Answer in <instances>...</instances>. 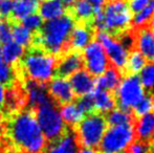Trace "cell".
<instances>
[{"label": "cell", "mask_w": 154, "mask_h": 153, "mask_svg": "<svg viewBox=\"0 0 154 153\" xmlns=\"http://www.w3.org/2000/svg\"><path fill=\"white\" fill-rule=\"evenodd\" d=\"M149 147H150V144L134 139L125 150L128 153H149Z\"/></svg>", "instance_id": "obj_35"}, {"label": "cell", "mask_w": 154, "mask_h": 153, "mask_svg": "<svg viewBox=\"0 0 154 153\" xmlns=\"http://www.w3.org/2000/svg\"><path fill=\"white\" fill-rule=\"evenodd\" d=\"M107 1H109V2H113V1H119V0H107Z\"/></svg>", "instance_id": "obj_45"}, {"label": "cell", "mask_w": 154, "mask_h": 153, "mask_svg": "<svg viewBox=\"0 0 154 153\" xmlns=\"http://www.w3.org/2000/svg\"><path fill=\"white\" fill-rule=\"evenodd\" d=\"M47 91L53 100L59 107L75 101V96L68 80L64 78L53 77L47 83Z\"/></svg>", "instance_id": "obj_13"}, {"label": "cell", "mask_w": 154, "mask_h": 153, "mask_svg": "<svg viewBox=\"0 0 154 153\" xmlns=\"http://www.w3.org/2000/svg\"><path fill=\"white\" fill-rule=\"evenodd\" d=\"M122 79H123V77H122V74L120 72V70H119L116 66H113L110 63L107 70H106L102 76L97 77V79H95L94 88L116 93V90Z\"/></svg>", "instance_id": "obj_20"}, {"label": "cell", "mask_w": 154, "mask_h": 153, "mask_svg": "<svg viewBox=\"0 0 154 153\" xmlns=\"http://www.w3.org/2000/svg\"><path fill=\"white\" fill-rule=\"evenodd\" d=\"M56 62V57L31 44L26 47L20 61L14 66L17 79L47 84L54 77Z\"/></svg>", "instance_id": "obj_3"}, {"label": "cell", "mask_w": 154, "mask_h": 153, "mask_svg": "<svg viewBox=\"0 0 154 153\" xmlns=\"http://www.w3.org/2000/svg\"><path fill=\"white\" fill-rule=\"evenodd\" d=\"M145 65H146V59L137 49L129 51L125 72H124V77L130 76V75H137Z\"/></svg>", "instance_id": "obj_26"}, {"label": "cell", "mask_w": 154, "mask_h": 153, "mask_svg": "<svg viewBox=\"0 0 154 153\" xmlns=\"http://www.w3.org/2000/svg\"><path fill=\"white\" fill-rule=\"evenodd\" d=\"M132 18L133 14L127 0L108 2L95 16L94 27L97 31L105 32L111 38L119 40L131 29Z\"/></svg>", "instance_id": "obj_4"}, {"label": "cell", "mask_w": 154, "mask_h": 153, "mask_svg": "<svg viewBox=\"0 0 154 153\" xmlns=\"http://www.w3.org/2000/svg\"><path fill=\"white\" fill-rule=\"evenodd\" d=\"M154 15V0H149L145 8L137 14L133 15L132 18V26H142V25L148 24L150 19Z\"/></svg>", "instance_id": "obj_31"}, {"label": "cell", "mask_w": 154, "mask_h": 153, "mask_svg": "<svg viewBox=\"0 0 154 153\" xmlns=\"http://www.w3.org/2000/svg\"><path fill=\"white\" fill-rule=\"evenodd\" d=\"M6 153H17V152H15V151H13V150H10V151H8Z\"/></svg>", "instance_id": "obj_44"}, {"label": "cell", "mask_w": 154, "mask_h": 153, "mask_svg": "<svg viewBox=\"0 0 154 153\" xmlns=\"http://www.w3.org/2000/svg\"><path fill=\"white\" fill-rule=\"evenodd\" d=\"M91 93L93 96V101H94L95 109L97 111L103 113H107L108 111L116 108L114 93L106 91V90L97 89V88H94Z\"/></svg>", "instance_id": "obj_24"}, {"label": "cell", "mask_w": 154, "mask_h": 153, "mask_svg": "<svg viewBox=\"0 0 154 153\" xmlns=\"http://www.w3.org/2000/svg\"><path fill=\"white\" fill-rule=\"evenodd\" d=\"M20 23L25 27V29H29L31 33H35V32L39 31L40 27L43 24V19L41 18V16L38 13H34L29 16H26L24 19L20 21Z\"/></svg>", "instance_id": "obj_33"}, {"label": "cell", "mask_w": 154, "mask_h": 153, "mask_svg": "<svg viewBox=\"0 0 154 153\" xmlns=\"http://www.w3.org/2000/svg\"><path fill=\"white\" fill-rule=\"evenodd\" d=\"M84 67L93 77H100L107 70L110 61L104 50L102 44L97 40H93L83 49Z\"/></svg>", "instance_id": "obj_9"}, {"label": "cell", "mask_w": 154, "mask_h": 153, "mask_svg": "<svg viewBox=\"0 0 154 153\" xmlns=\"http://www.w3.org/2000/svg\"><path fill=\"white\" fill-rule=\"evenodd\" d=\"M95 39L102 44L104 50H106L110 63L113 66H116L122 74V77H124V72H125L129 51L124 47L122 43L119 42L116 39L111 38L105 32L97 31Z\"/></svg>", "instance_id": "obj_10"}, {"label": "cell", "mask_w": 154, "mask_h": 153, "mask_svg": "<svg viewBox=\"0 0 154 153\" xmlns=\"http://www.w3.org/2000/svg\"><path fill=\"white\" fill-rule=\"evenodd\" d=\"M0 53H1V59L6 64L14 67L22 58L24 54V47L17 44L16 42L10 41L3 44L2 48H0Z\"/></svg>", "instance_id": "obj_25"}, {"label": "cell", "mask_w": 154, "mask_h": 153, "mask_svg": "<svg viewBox=\"0 0 154 153\" xmlns=\"http://www.w3.org/2000/svg\"><path fill=\"white\" fill-rule=\"evenodd\" d=\"M134 36V49H137L146 60L154 62V31L148 24L132 26Z\"/></svg>", "instance_id": "obj_12"}, {"label": "cell", "mask_w": 154, "mask_h": 153, "mask_svg": "<svg viewBox=\"0 0 154 153\" xmlns=\"http://www.w3.org/2000/svg\"><path fill=\"white\" fill-rule=\"evenodd\" d=\"M12 36L14 39V42L21 45L23 47H27L32 44V33L25 29L20 22H14L13 21V29H12Z\"/></svg>", "instance_id": "obj_29"}, {"label": "cell", "mask_w": 154, "mask_h": 153, "mask_svg": "<svg viewBox=\"0 0 154 153\" xmlns=\"http://www.w3.org/2000/svg\"><path fill=\"white\" fill-rule=\"evenodd\" d=\"M35 113L37 122L47 142L61 136L68 128L61 118L59 106L53 101L37 107Z\"/></svg>", "instance_id": "obj_6"}, {"label": "cell", "mask_w": 154, "mask_h": 153, "mask_svg": "<svg viewBox=\"0 0 154 153\" xmlns=\"http://www.w3.org/2000/svg\"><path fill=\"white\" fill-rule=\"evenodd\" d=\"M12 29H13V21L10 18H0V44L12 41Z\"/></svg>", "instance_id": "obj_34"}, {"label": "cell", "mask_w": 154, "mask_h": 153, "mask_svg": "<svg viewBox=\"0 0 154 153\" xmlns=\"http://www.w3.org/2000/svg\"><path fill=\"white\" fill-rule=\"evenodd\" d=\"M107 128L106 113L97 110L86 115L72 129L80 148L97 149Z\"/></svg>", "instance_id": "obj_5"}, {"label": "cell", "mask_w": 154, "mask_h": 153, "mask_svg": "<svg viewBox=\"0 0 154 153\" xmlns=\"http://www.w3.org/2000/svg\"><path fill=\"white\" fill-rule=\"evenodd\" d=\"M154 106V91L145 90L143 99L132 108V113L136 118L149 113Z\"/></svg>", "instance_id": "obj_28"}, {"label": "cell", "mask_w": 154, "mask_h": 153, "mask_svg": "<svg viewBox=\"0 0 154 153\" xmlns=\"http://www.w3.org/2000/svg\"><path fill=\"white\" fill-rule=\"evenodd\" d=\"M17 75L13 66L6 64L2 59H0V84L5 87H12L17 83Z\"/></svg>", "instance_id": "obj_30"}, {"label": "cell", "mask_w": 154, "mask_h": 153, "mask_svg": "<svg viewBox=\"0 0 154 153\" xmlns=\"http://www.w3.org/2000/svg\"><path fill=\"white\" fill-rule=\"evenodd\" d=\"M12 8L13 0H0V18H10Z\"/></svg>", "instance_id": "obj_36"}, {"label": "cell", "mask_w": 154, "mask_h": 153, "mask_svg": "<svg viewBox=\"0 0 154 153\" xmlns=\"http://www.w3.org/2000/svg\"><path fill=\"white\" fill-rule=\"evenodd\" d=\"M77 153H100L97 149H90V148H80Z\"/></svg>", "instance_id": "obj_41"}, {"label": "cell", "mask_w": 154, "mask_h": 153, "mask_svg": "<svg viewBox=\"0 0 154 153\" xmlns=\"http://www.w3.org/2000/svg\"><path fill=\"white\" fill-rule=\"evenodd\" d=\"M59 110L64 124L69 128H73L85 116L83 111L81 110V108L78 106V104L75 101L63 105L60 107Z\"/></svg>", "instance_id": "obj_23"}, {"label": "cell", "mask_w": 154, "mask_h": 153, "mask_svg": "<svg viewBox=\"0 0 154 153\" xmlns=\"http://www.w3.org/2000/svg\"><path fill=\"white\" fill-rule=\"evenodd\" d=\"M140 82L145 90H152L154 88V62L146 64L140 70Z\"/></svg>", "instance_id": "obj_32"}, {"label": "cell", "mask_w": 154, "mask_h": 153, "mask_svg": "<svg viewBox=\"0 0 154 153\" xmlns=\"http://www.w3.org/2000/svg\"><path fill=\"white\" fill-rule=\"evenodd\" d=\"M2 136L17 153H43L47 144L37 122L35 109L29 107L4 116Z\"/></svg>", "instance_id": "obj_1"}, {"label": "cell", "mask_w": 154, "mask_h": 153, "mask_svg": "<svg viewBox=\"0 0 154 153\" xmlns=\"http://www.w3.org/2000/svg\"><path fill=\"white\" fill-rule=\"evenodd\" d=\"M134 139L150 144L154 139V115L151 112L136 118Z\"/></svg>", "instance_id": "obj_19"}, {"label": "cell", "mask_w": 154, "mask_h": 153, "mask_svg": "<svg viewBox=\"0 0 154 153\" xmlns=\"http://www.w3.org/2000/svg\"><path fill=\"white\" fill-rule=\"evenodd\" d=\"M38 11L41 18L48 21L65 14L66 8L58 0H41V2H39Z\"/></svg>", "instance_id": "obj_22"}, {"label": "cell", "mask_w": 154, "mask_h": 153, "mask_svg": "<svg viewBox=\"0 0 154 153\" xmlns=\"http://www.w3.org/2000/svg\"><path fill=\"white\" fill-rule=\"evenodd\" d=\"M79 148L75 131L68 127L61 136L47 142L43 153H77Z\"/></svg>", "instance_id": "obj_16"}, {"label": "cell", "mask_w": 154, "mask_h": 153, "mask_svg": "<svg viewBox=\"0 0 154 153\" xmlns=\"http://www.w3.org/2000/svg\"><path fill=\"white\" fill-rule=\"evenodd\" d=\"M75 22L65 11V14L43 23L40 29L32 33V45L38 46L49 55L59 58L69 50L68 41Z\"/></svg>", "instance_id": "obj_2"}, {"label": "cell", "mask_w": 154, "mask_h": 153, "mask_svg": "<svg viewBox=\"0 0 154 153\" xmlns=\"http://www.w3.org/2000/svg\"><path fill=\"white\" fill-rule=\"evenodd\" d=\"M69 83L73 90L75 96H82L91 93L94 89L95 79L87 70L80 69L72 74L69 79Z\"/></svg>", "instance_id": "obj_18"}, {"label": "cell", "mask_w": 154, "mask_h": 153, "mask_svg": "<svg viewBox=\"0 0 154 153\" xmlns=\"http://www.w3.org/2000/svg\"><path fill=\"white\" fill-rule=\"evenodd\" d=\"M148 1L149 0H129L128 4H129V8L131 13L135 15L145 8Z\"/></svg>", "instance_id": "obj_37"}, {"label": "cell", "mask_w": 154, "mask_h": 153, "mask_svg": "<svg viewBox=\"0 0 154 153\" xmlns=\"http://www.w3.org/2000/svg\"><path fill=\"white\" fill-rule=\"evenodd\" d=\"M97 29L93 25L75 23L68 41L69 50L82 51L91 41L95 39Z\"/></svg>", "instance_id": "obj_15"}, {"label": "cell", "mask_w": 154, "mask_h": 153, "mask_svg": "<svg viewBox=\"0 0 154 153\" xmlns=\"http://www.w3.org/2000/svg\"><path fill=\"white\" fill-rule=\"evenodd\" d=\"M135 124L109 126L104 133L97 150L100 153H119L124 151L134 141Z\"/></svg>", "instance_id": "obj_8"}, {"label": "cell", "mask_w": 154, "mask_h": 153, "mask_svg": "<svg viewBox=\"0 0 154 153\" xmlns=\"http://www.w3.org/2000/svg\"><path fill=\"white\" fill-rule=\"evenodd\" d=\"M153 108H154V106H153Z\"/></svg>", "instance_id": "obj_46"}, {"label": "cell", "mask_w": 154, "mask_h": 153, "mask_svg": "<svg viewBox=\"0 0 154 153\" xmlns=\"http://www.w3.org/2000/svg\"><path fill=\"white\" fill-rule=\"evenodd\" d=\"M84 67V61L82 51L68 50L57 58L54 77L66 78L70 77L75 72Z\"/></svg>", "instance_id": "obj_11"}, {"label": "cell", "mask_w": 154, "mask_h": 153, "mask_svg": "<svg viewBox=\"0 0 154 153\" xmlns=\"http://www.w3.org/2000/svg\"><path fill=\"white\" fill-rule=\"evenodd\" d=\"M39 0H13V8L10 19L20 22L22 19L38 11Z\"/></svg>", "instance_id": "obj_21"}, {"label": "cell", "mask_w": 154, "mask_h": 153, "mask_svg": "<svg viewBox=\"0 0 154 153\" xmlns=\"http://www.w3.org/2000/svg\"><path fill=\"white\" fill-rule=\"evenodd\" d=\"M149 153H154V139L150 143V147H149Z\"/></svg>", "instance_id": "obj_43"}, {"label": "cell", "mask_w": 154, "mask_h": 153, "mask_svg": "<svg viewBox=\"0 0 154 153\" xmlns=\"http://www.w3.org/2000/svg\"><path fill=\"white\" fill-rule=\"evenodd\" d=\"M87 1L93 6L95 16L101 12L102 8H103V6L105 5V3H106V0H87Z\"/></svg>", "instance_id": "obj_38"}, {"label": "cell", "mask_w": 154, "mask_h": 153, "mask_svg": "<svg viewBox=\"0 0 154 153\" xmlns=\"http://www.w3.org/2000/svg\"><path fill=\"white\" fill-rule=\"evenodd\" d=\"M106 118H107L108 127L124 124H135L136 122V118L132 112L123 111L118 108H113L112 110L108 111L106 113Z\"/></svg>", "instance_id": "obj_27"}, {"label": "cell", "mask_w": 154, "mask_h": 153, "mask_svg": "<svg viewBox=\"0 0 154 153\" xmlns=\"http://www.w3.org/2000/svg\"><path fill=\"white\" fill-rule=\"evenodd\" d=\"M3 129H4V115L1 109H0V136H2V134H3Z\"/></svg>", "instance_id": "obj_40"}, {"label": "cell", "mask_w": 154, "mask_h": 153, "mask_svg": "<svg viewBox=\"0 0 154 153\" xmlns=\"http://www.w3.org/2000/svg\"><path fill=\"white\" fill-rule=\"evenodd\" d=\"M5 86H3L2 84H0V109H2L4 104V100H5Z\"/></svg>", "instance_id": "obj_39"}, {"label": "cell", "mask_w": 154, "mask_h": 153, "mask_svg": "<svg viewBox=\"0 0 154 153\" xmlns=\"http://www.w3.org/2000/svg\"><path fill=\"white\" fill-rule=\"evenodd\" d=\"M18 81L21 82L23 89L26 93L27 106L29 108L36 109L37 107L53 101L47 91V84L38 83L27 79L18 80Z\"/></svg>", "instance_id": "obj_14"}, {"label": "cell", "mask_w": 154, "mask_h": 153, "mask_svg": "<svg viewBox=\"0 0 154 153\" xmlns=\"http://www.w3.org/2000/svg\"><path fill=\"white\" fill-rule=\"evenodd\" d=\"M58 1L61 2V3L63 4V5L69 6V5H71V4L73 3V1H75V0H58Z\"/></svg>", "instance_id": "obj_42"}, {"label": "cell", "mask_w": 154, "mask_h": 153, "mask_svg": "<svg viewBox=\"0 0 154 153\" xmlns=\"http://www.w3.org/2000/svg\"><path fill=\"white\" fill-rule=\"evenodd\" d=\"M66 12L72 17L75 23L90 24L94 26L95 13L93 6L87 0H75L71 5L66 6Z\"/></svg>", "instance_id": "obj_17"}, {"label": "cell", "mask_w": 154, "mask_h": 153, "mask_svg": "<svg viewBox=\"0 0 154 153\" xmlns=\"http://www.w3.org/2000/svg\"><path fill=\"white\" fill-rule=\"evenodd\" d=\"M145 89L140 76L130 75L121 80L114 93L116 108L123 111L132 112V108L143 99Z\"/></svg>", "instance_id": "obj_7"}]
</instances>
